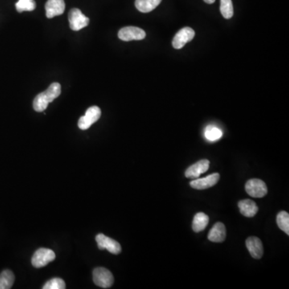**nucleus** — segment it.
I'll return each mask as SVG.
<instances>
[{"instance_id": "nucleus-1", "label": "nucleus", "mask_w": 289, "mask_h": 289, "mask_svg": "<svg viewBox=\"0 0 289 289\" xmlns=\"http://www.w3.org/2000/svg\"><path fill=\"white\" fill-rule=\"evenodd\" d=\"M61 93V86L59 83H52L47 90L35 96L33 101V109L40 113L47 109L49 103L52 102Z\"/></svg>"}, {"instance_id": "nucleus-2", "label": "nucleus", "mask_w": 289, "mask_h": 289, "mask_svg": "<svg viewBox=\"0 0 289 289\" xmlns=\"http://www.w3.org/2000/svg\"><path fill=\"white\" fill-rule=\"evenodd\" d=\"M93 282L95 285L103 289L112 287L114 282V278L110 271L105 268H96L92 273Z\"/></svg>"}, {"instance_id": "nucleus-3", "label": "nucleus", "mask_w": 289, "mask_h": 289, "mask_svg": "<svg viewBox=\"0 0 289 289\" xmlns=\"http://www.w3.org/2000/svg\"><path fill=\"white\" fill-rule=\"evenodd\" d=\"M55 258V254L53 251L47 248H39L34 253L31 258V264L33 266L39 269L48 265L53 261Z\"/></svg>"}, {"instance_id": "nucleus-4", "label": "nucleus", "mask_w": 289, "mask_h": 289, "mask_svg": "<svg viewBox=\"0 0 289 289\" xmlns=\"http://www.w3.org/2000/svg\"><path fill=\"white\" fill-rule=\"evenodd\" d=\"M70 28L72 31H80L87 27L89 23V18L85 16L78 8H72L68 14Z\"/></svg>"}, {"instance_id": "nucleus-5", "label": "nucleus", "mask_w": 289, "mask_h": 289, "mask_svg": "<svg viewBox=\"0 0 289 289\" xmlns=\"http://www.w3.org/2000/svg\"><path fill=\"white\" fill-rule=\"evenodd\" d=\"M245 190L248 195L253 198H263L268 194V187L261 179H253L248 180L245 185Z\"/></svg>"}, {"instance_id": "nucleus-6", "label": "nucleus", "mask_w": 289, "mask_h": 289, "mask_svg": "<svg viewBox=\"0 0 289 289\" xmlns=\"http://www.w3.org/2000/svg\"><path fill=\"white\" fill-rule=\"evenodd\" d=\"M101 116V109L97 106H92L87 109L85 115L80 117L78 121V127L82 130L90 128L92 124L98 121Z\"/></svg>"}, {"instance_id": "nucleus-7", "label": "nucleus", "mask_w": 289, "mask_h": 289, "mask_svg": "<svg viewBox=\"0 0 289 289\" xmlns=\"http://www.w3.org/2000/svg\"><path fill=\"white\" fill-rule=\"evenodd\" d=\"M96 244L98 245L99 249L104 250L106 249L112 254L118 255L121 253V247L119 243L109 238L108 236L103 234H99L96 236Z\"/></svg>"}, {"instance_id": "nucleus-8", "label": "nucleus", "mask_w": 289, "mask_h": 289, "mask_svg": "<svg viewBox=\"0 0 289 289\" xmlns=\"http://www.w3.org/2000/svg\"><path fill=\"white\" fill-rule=\"evenodd\" d=\"M146 34L144 30L137 27H125L121 28L118 32L119 39L123 41L131 40H142L145 39Z\"/></svg>"}, {"instance_id": "nucleus-9", "label": "nucleus", "mask_w": 289, "mask_h": 289, "mask_svg": "<svg viewBox=\"0 0 289 289\" xmlns=\"http://www.w3.org/2000/svg\"><path fill=\"white\" fill-rule=\"evenodd\" d=\"M195 35V31L191 27H183L179 32H177L174 37L172 42L173 47H175V49L183 48L186 45V43L194 39Z\"/></svg>"}, {"instance_id": "nucleus-10", "label": "nucleus", "mask_w": 289, "mask_h": 289, "mask_svg": "<svg viewBox=\"0 0 289 289\" xmlns=\"http://www.w3.org/2000/svg\"><path fill=\"white\" fill-rule=\"evenodd\" d=\"M220 179V174L215 173L203 179H195V180L191 182L190 185L192 188L196 189V190H205V189L211 188L216 186Z\"/></svg>"}, {"instance_id": "nucleus-11", "label": "nucleus", "mask_w": 289, "mask_h": 289, "mask_svg": "<svg viewBox=\"0 0 289 289\" xmlns=\"http://www.w3.org/2000/svg\"><path fill=\"white\" fill-rule=\"evenodd\" d=\"M210 167V162L207 159L199 161L190 166L185 172V176L187 179H198L202 174L207 172Z\"/></svg>"}, {"instance_id": "nucleus-12", "label": "nucleus", "mask_w": 289, "mask_h": 289, "mask_svg": "<svg viewBox=\"0 0 289 289\" xmlns=\"http://www.w3.org/2000/svg\"><path fill=\"white\" fill-rule=\"evenodd\" d=\"M46 16L51 18L60 15L65 10L64 0H47L45 4Z\"/></svg>"}, {"instance_id": "nucleus-13", "label": "nucleus", "mask_w": 289, "mask_h": 289, "mask_svg": "<svg viewBox=\"0 0 289 289\" xmlns=\"http://www.w3.org/2000/svg\"><path fill=\"white\" fill-rule=\"evenodd\" d=\"M246 246L253 258L257 259V260L262 258L263 255H264V248L260 239L255 236L249 237L247 239Z\"/></svg>"}, {"instance_id": "nucleus-14", "label": "nucleus", "mask_w": 289, "mask_h": 289, "mask_svg": "<svg viewBox=\"0 0 289 289\" xmlns=\"http://www.w3.org/2000/svg\"><path fill=\"white\" fill-rule=\"evenodd\" d=\"M226 236H227V231H226L225 225L219 222L212 227L207 238L211 242L223 243L225 240Z\"/></svg>"}, {"instance_id": "nucleus-15", "label": "nucleus", "mask_w": 289, "mask_h": 289, "mask_svg": "<svg viewBox=\"0 0 289 289\" xmlns=\"http://www.w3.org/2000/svg\"><path fill=\"white\" fill-rule=\"evenodd\" d=\"M239 209L240 213L245 217H254L258 212L259 208L257 204L250 199H244L239 202Z\"/></svg>"}, {"instance_id": "nucleus-16", "label": "nucleus", "mask_w": 289, "mask_h": 289, "mask_svg": "<svg viewBox=\"0 0 289 289\" xmlns=\"http://www.w3.org/2000/svg\"><path fill=\"white\" fill-rule=\"evenodd\" d=\"M209 224V217L203 212L196 214L193 220L192 228L195 232H203Z\"/></svg>"}, {"instance_id": "nucleus-17", "label": "nucleus", "mask_w": 289, "mask_h": 289, "mask_svg": "<svg viewBox=\"0 0 289 289\" xmlns=\"http://www.w3.org/2000/svg\"><path fill=\"white\" fill-rule=\"evenodd\" d=\"M162 0H136L135 6L142 13L150 12L160 4Z\"/></svg>"}, {"instance_id": "nucleus-18", "label": "nucleus", "mask_w": 289, "mask_h": 289, "mask_svg": "<svg viewBox=\"0 0 289 289\" xmlns=\"http://www.w3.org/2000/svg\"><path fill=\"white\" fill-rule=\"evenodd\" d=\"M14 282V273L10 270H4L0 274V289H11Z\"/></svg>"}, {"instance_id": "nucleus-19", "label": "nucleus", "mask_w": 289, "mask_h": 289, "mask_svg": "<svg viewBox=\"0 0 289 289\" xmlns=\"http://www.w3.org/2000/svg\"><path fill=\"white\" fill-rule=\"evenodd\" d=\"M206 138L210 142H216L223 137V131L216 125H208L205 129Z\"/></svg>"}, {"instance_id": "nucleus-20", "label": "nucleus", "mask_w": 289, "mask_h": 289, "mask_svg": "<svg viewBox=\"0 0 289 289\" xmlns=\"http://www.w3.org/2000/svg\"><path fill=\"white\" fill-rule=\"evenodd\" d=\"M277 225L280 229L289 236V215L286 211H281L277 217Z\"/></svg>"}, {"instance_id": "nucleus-21", "label": "nucleus", "mask_w": 289, "mask_h": 289, "mask_svg": "<svg viewBox=\"0 0 289 289\" xmlns=\"http://www.w3.org/2000/svg\"><path fill=\"white\" fill-rule=\"evenodd\" d=\"M220 11L224 18H232L234 14L232 0H220Z\"/></svg>"}, {"instance_id": "nucleus-22", "label": "nucleus", "mask_w": 289, "mask_h": 289, "mask_svg": "<svg viewBox=\"0 0 289 289\" xmlns=\"http://www.w3.org/2000/svg\"><path fill=\"white\" fill-rule=\"evenodd\" d=\"M35 2L34 0H18L15 3V7L18 12L21 13L23 11H32L35 10Z\"/></svg>"}, {"instance_id": "nucleus-23", "label": "nucleus", "mask_w": 289, "mask_h": 289, "mask_svg": "<svg viewBox=\"0 0 289 289\" xmlns=\"http://www.w3.org/2000/svg\"><path fill=\"white\" fill-rule=\"evenodd\" d=\"M65 288L64 281L60 278L51 279L43 286V289H64Z\"/></svg>"}, {"instance_id": "nucleus-24", "label": "nucleus", "mask_w": 289, "mask_h": 289, "mask_svg": "<svg viewBox=\"0 0 289 289\" xmlns=\"http://www.w3.org/2000/svg\"><path fill=\"white\" fill-rule=\"evenodd\" d=\"M215 1H216V0H204V2H207L208 4L213 3V2H215Z\"/></svg>"}]
</instances>
